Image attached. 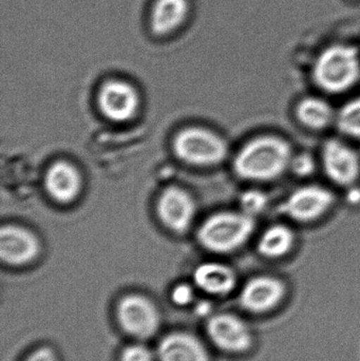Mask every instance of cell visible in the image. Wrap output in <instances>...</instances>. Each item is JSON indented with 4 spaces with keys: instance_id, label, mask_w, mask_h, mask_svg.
Listing matches in <instances>:
<instances>
[{
    "instance_id": "6",
    "label": "cell",
    "mask_w": 360,
    "mask_h": 361,
    "mask_svg": "<svg viewBox=\"0 0 360 361\" xmlns=\"http://www.w3.org/2000/svg\"><path fill=\"white\" fill-rule=\"evenodd\" d=\"M335 202L329 189L319 185H306L290 193L280 204L279 212L297 222L308 223L325 216Z\"/></svg>"
},
{
    "instance_id": "24",
    "label": "cell",
    "mask_w": 360,
    "mask_h": 361,
    "mask_svg": "<svg viewBox=\"0 0 360 361\" xmlns=\"http://www.w3.org/2000/svg\"><path fill=\"white\" fill-rule=\"evenodd\" d=\"M23 361H59L54 349L48 345L36 348Z\"/></svg>"
},
{
    "instance_id": "19",
    "label": "cell",
    "mask_w": 360,
    "mask_h": 361,
    "mask_svg": "<svg viewBox=\"0 0 360 361\" xmlns=\"http://www.w3.org/2000/svg\"><path fill=\"white\" fill-rule=\"evenodd\" d=\"M336 123L344 135L360 139V97L342 106L336 116Z\"/></svg>"
},
{
    "instance_id": "3",
    "label": "cell",
    "mask_w": 360,
    "mask_h": 361,
    "mask_svg": "<svg viewBox=\"0 0 360 361\" xmlns=\"http://www.w3.org/2000/svg\"><path fill=\"white\" fill-rule=\"evenodd\" d=\"M255 226V219L242 212H220L205 221L199 231V240L213 252H234L247 243Z\"/></svg>"
},
{
    "instance_id": "14",
    "label": "cell",
    "mask_w": 360,
    "mask_h": 361,
    "mask_svg": "<svg viewBox=\"0 0 360 361\" xmlns=\"http://www.w3.org/2000/svg\"><path fill=\"white\" fill-rule=\"evenodd\" d=\"M196 288L211 296H225L236 286V275L228 265L207 262L199 265L194 273Z\"/></svg>"
},
{
    "instance_id": "8",
    "label": "cell",
    "mask_w": 360,
    "mask_h": 361,
    "mask_svg": "<svg viewBox=\"0 0 360 361\" xmlns=\"http://www.w3.org/2000/svg\"><path fill=\"white\" fill-rule=\"evenodd\" d=\"M325 175L340 186H352L360 176L359 154L340 140H329L323 144L321 154Z\"/></svg>"
},
{
    "instance_id": "21",
    "label": "cell",
    "mask_w": 360,
    "mask_h": 361,
    "mask_svg": "<svg viewBox=\"0 0 360 361\" xmlns=\"http://www.w3.org/2000/svg\"><path fill=\"white\" fill-rule=\"evenodd\" d=\"M156 353L152 351L144 341H135V343L125 345L120 350L118 361H156Z\"/></svg>"
},
{
    "instance_id": "11",
    "label": "cell",
    "mask_w": 360,
    "mask_h": 361,
    "mask_svg": "<svg viewBox=\"0 0 360 361\" xmlns=\"http://www.w3.org/2000/svg\"><path fill=\"white\" fill-rule=\"evenodd\" d=\"M158 212L161 220L168 228L177 233H184L192 224L196 205L187 192L171 187L161 195Z\"/></svg>"
},
{
    "instance_id": "25",
    "label": "cell",
    "mask_w": 360,
    "mask_h": 361,
    "mask_svg": "<svg viewBox=\"0 0 360 361\" xmlns=\"http://www.w3.org/2000/svg\"><path fill=\"white\" fill-rule=\"evenodd\" d=\"M192 307H194L197 316H202V317L203 316H209V318L213 315V314H211V303L207 302V301H198V302H194Z\"/></svg>"
},
{
    "instance_id": "20",
    "label": "cell",
    "mask_w": 360,
    "mask_h": 361,
    "mask_svg": "<svg viewBox=\"0 0 360 361\" xmlns=\"http://www.w3.org/2000/svg\"><path fill=\"white\" fill-rule=\"evenodd\" d=\"M240 208L243 214L255 218L264 212L268 205V197L263 191L249 189L241 195Z\"/></svg>"
},
{
    "instance_id": "17",
    "label": "cell",
    "mask_w": 360,
    "mask_h": 361,
    "mask_svg": "<svg viewBox=\"0 0 360 361\" xmlns=\"http://www.w3.org/2000/svg\"><path fill=\"white\" fill-rule=\"evenodd\" d=\"M295 233L287 225L276 224L266 228L258 240L257 250L266 258L277 259L291 252Z\"/></svg>"
},
{
    "instance_id": "4",
    "label": "cell",
    "mask_w": 360,
    "mask_h": 361,
    "mask_svg": "<svg viewBox=\"0 0 360 361\" xmlns=\"http://www.w3.org/2000/svg\"><path fill=\"white\" fill-rule=\"evenodd\" d=\"M116 316L120 330L135 341L151 338L162 324V314L158 305L141 294L122 297L116 305Z\"/></svg>"
},
{
    "instance_id": "9",
    "label": "cell",
    "mask_w": 360,
    "mask_h": 361,
    "mask_svg": "<svg viewBox=\"0 0 360 361\" xmlns=\"http://www.w3.org/2000/svg\"><path fill=\"white\" fill-rule=\"evenodd\" d=\"M99 103L108 118L124 122L135 116L139 106V97L131 85L122 80H110L101 89Z\"/></svg>"
},
{
    "instance_id": "15",
    "label": "cell",
    "mask_w": 360,
    "mask_h": 361,
    "mask_svg": "<svg viewBox=\"0 0 360 361\" xmlns=\"http://www.w3.org/2000/svg\"><path fill=\"white\" fill-rule=\"evenodd\" d=\"M190 12L188 0H156L150 13V27L156 35L179 29Z\"/></svg>"
},
{
    "instance_id": "16",
    "label": "cell",
    "mask_w": 360,
    "mask_h": 361,
    "mask_svg": "<svg viewBox=\"0 0 360 361\" xmlns=\"http://www.w3.org/2000/svg\"><path fill=\"white\" fill-rule=\"evenodd\" d=\"M82 186L80 173L69 163L57 162L46 176V188L51 197L61 203H68L77 197Z\"/></svg>"
},
{
    "instance_id": "18",
    "label": "cell",
    "mask_w": 360,
    "mask_h": 361,
    "mask_svg": "<svg viewBox=\"0 0 360 361\" xmlns=\"http://www.w3.org/2000/svg\"><path fill=\"white\" fill-rule=\"evenodd\" d=\"M296 116L304 126L314 130L325 129L335 118L332 106L325 99L316 97L302 99L296 107Z\"/></svg>"
},
{
    "instance_id": "23",
    "label": "cell",
    "mask_w": 360,
    "mask_h": 361,
    "mask_svg": "<svg viewBox=\"0 0 360 361\" xmlns=\"http://www.w3.org/2000/svg\"><path fill=\"white\" fill-rule=\"evenodd\" d=\"M289 169L298 177H308L314 173L315 162L312 157L308 154H299L296 157H292Z\"/></svg>"
},
{
    "instance_id": "2",
    "label": "cell",
    "mask_w": 360,
    "mask_h": 361,
    "mask_svg": "<svg viewBox=\"0 0 360 361\" xmlns=\"http://www.w3.org/2000/svg\"><path fill=\"white\" fill-rule=\"evenodd\" d=\"M360 78L359 51L349 44H333L323 51L313 66V80L325 92H346Z\"/></svg>"
},
{
    "instance_id": "13",
    "label": "cell",
    "mask_w": 360,
    "mask_h": 361,
    "mask_svg": "<svg viewBox=\"0 0 360 361\" xmlns=\"http://www.w3.org/2000/svg\"><path fill=\"white\" fill-rule=\"evenodd\" d=\"M39 252V243L30 231L16 226H4L0 231V256L11 265L31 262Z\"/></svg>"
},
{
    "instance_id": "12",
    "label": "cell",
    "mask_w": 360,
    "mask_h": 361,
    "mask_svg": "<svg viewBox=\"0 0 360 361\" xmlns=\"http://www.w3.org/2000/svg\"><path fill=\"white\" fill-rule=\"evenodd\" d=\"M285 292V286L280 280L270 276H259L243 286L240 303L247 311L263 313L278 305Z\"/></svg>"
},
{
    "instance_id": "7",
    "label": "cell",
    "mask_w": 360,
    "mask_h": 361,
    "mask_svg": "<svg viewBox=\"0 0 360 361\" xmlns=\"http://www.w3.org/2000/svg\"><path fill=\"white\" fill-rule=\"evenodd\" d=\"M209 341L221 351L240 353L252 345V333L247 324L232 314L211 315L207 320Z\"/></svg>"
},
{
    "instance_id": "5",
    "label": "cell",
    "mask_w": 360,
    "mask_h": 361,
    "mask_svg": "<svg viewBox=\"0 0 360 361\" xmlns=\"http://www.w3.org/2000/svg\"><path fill=\"white\" fill-rule=\"evenodd\" d=\"M173 147L180 159L194 165L218 164L228 154L225 141L206 129L181 131L175 137Z\"/></svg>"
},
{
    "instance_id": "1",
    "label": "cell",
    "mask_w": 360,
    "mask_h": 361,
    "mask_svg": "<svg viewBox=\"0 0 360 361\" xmlns=\"http://www.w3.org/2000/svg\"><path fill=\"white\" fill-rule=\"evenodd\" d=\"M292 157L289 142L277 135H261L243 146L235 159L234 171L241 179L266 182L283 176Z\"/></svg>"
},
{
    "instance_id": "22",
    "label": "cell",
    "mask_w": 360,
    "mask_h": 361,
    "mask_svg": "<svg viewBox=\"0 0 360 361\" xmlns=\"http://www.w3.org/2000/svg\"><path fill=\"white\" fill-rule=\"evenodd\" d=\"M170 299L177 307H192L196 302L194 288L190 284H178L171 290Z\"/></svg>"
},
{
    "instance_id": "10",
    "label": "cell",
    "mask_w": 360,
    "mask_h": 361,
    "mask_svg": "<svg viewBox=\"0 0 360 361\" xmlns=\"http://www.w3.org/2000/svg\"><path fill=\"white\" fill-rule=\"evenodd\" d=\"M156 353L158 361H211L209 350L201 339L184 331L163 337Z\"/></svg>"
}]
</instances>
